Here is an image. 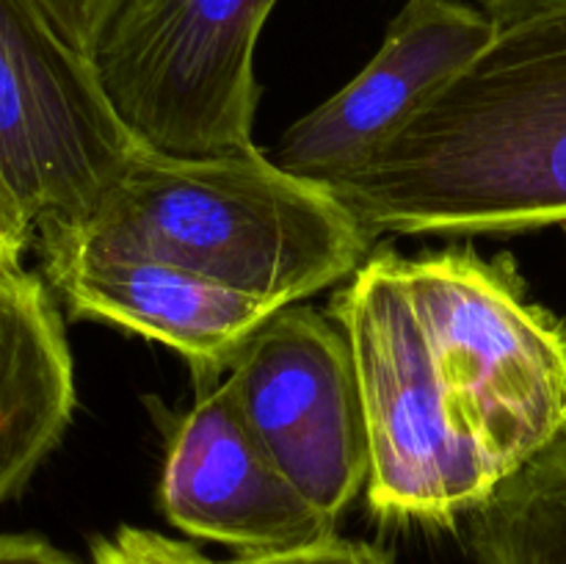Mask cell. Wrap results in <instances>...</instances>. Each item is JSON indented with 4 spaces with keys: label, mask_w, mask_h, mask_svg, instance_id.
Returning a JSON list of instances; mask_svg holds the SVG:
<instances>
[{
    "label": "cell",
    "mask_w": 566,
    "mask_h": 564,
    "mask_svg": "<svg viewBox=\"0 0 566 564\" xmlns=\"http://www.w3.org/2000/svg\"><path fill=\"white\" fill-rule=\"evenodd\" d=\"M479 9L486 11L497 25H503V22L520 20V17L566 9V0H479Z\"/></svg>",
    "instance_id": "e0dca14e"
},
{
    "label": "cell",
    "mask_w": 566,
    "mask_h": 564,
    "mask_svg": "<svg viewBox=\"0 0 566 564\" xmlns=\"http://www.w3.org/2000/svg\"><path fill=\"white\" fill-rule=\"evenodd\" d=\"M0 564H77L36 534H0Z\"/></svg>",
    "instance_id": "2e32d148"
},
{
    "label": "cell",
    "mask_w": 566,
    "mask_h": 564,
    "mask_svg": "<svg viewBox=\"0 0 566 564\" xmlns=\"http://www.w3.org/2000/svg\"><path fill=\"white\" fill-rule=\"evenodd\" d=\"M326 191L374 238L566 224V9L497 25Z\"/></svg>",
    "instance_id": "7a4b0ae2"
},
{
    "label": "cell",
    "mask_w": 566,
    "mask_h": 564,
    "mask_svg": "<svg viewBox=\"0 0 566 564\" xmlns=\"http://www.w3.org/2000/svg\"><path fill=\"white\" fill-rule=\"evenodd\" d=\"M202 564H390L385 553L365 542H352L337 536L335 531L307 545L287 547V551H265V553H241L230 562H213L205 556Z\"/></svg>",
    "instance_id": "4fadbf2b"
},
{
    "label": "cell",
    "mask_w": 566,
    "mask_h": 564,
    "mask_svg": "<svg viewBox=\"0 0 566 564\" xmlns=\"http://www.w3.org/2000/svg\"><path fill=\"white\" fill-rule=\"evenodd\" d=\"M481 564H566V426L473 512Z\"/></svg>",
    "instance_id": "8fae6325"
},
{
    "label": "cell",
    "mask_w": 566,
    "mask_h": 564,
    "mask_svg": "<svg viewBox=\"0 0 566 564\" xmlns=\"http://www.w3.org/2000/svg\"><path fill=\"white\" fill-rule=\"evenodd\" d=\"M33 247V230L17 208L14 197L0 180V260L9 265H22V254Z\"/></svg>",
    "instance_id": "9a60e30c"
},
{
    "label": "cell",
    "mask_w": 566,
    "mask_h": 564,
    "mask_svg": "<svg viewBox=\"0 0 566 564\" xmlns=\"http://www.w3.org/2000/svg\"><path fill=\"white\" fill-rule=\"evenodd\" d=\"M370 243L335 194L260 149L169 158L138 147L77 230L33 247L158 260L282 310L348 280Z\"/></svg>",
    "instance_id": "3957f363"
},
{
    "label": "cell",
    "mask_w": 566,
    "mask_h": 564,
    "mask_svg": "<svg viewBox=\"0 0 566 564\" xmlns=\"http://www.w3.org/2000/svg\"><path fill=\"white\" fill-rule=\"evenodd\" d=\"M276 0H122L94 70L138 147L169 158L258 153L254 48Z\"/></svg>",
    "instance_id": "277c9868"
},
{
    "label": "cell",
    "mask_w": 566,
    "mask_h": 564,
    "mask_svg": "<svg viewBox=\"0 0 566 564\" xmlns=\"http://www.w3.org/2000/svg\"><path fill=\"white\" fill-rule=\"evenodd\" d=\"M368 426L385 523L473 514L566 426V321L509 254L379 249L332 296Z\"/></svg>",
    "instance_id": "6da1fadb"
},
{
    "label": "cell",
    "mask_w": 566,
    "mask_h": 564,
    "mask_svg": "<svg viewBox=\"0 0 566 564\" xmlns=\"http://www.w3.org/2000/svg\"><path fill=\"white\" fill-rule=\"evenodd\" d=\"M39 254L44 280L70 318L103 321L164 343L191 363L193 376L230 368L249 337L276 313L271 304L158 260L86 249Z\"/></svg>",
    "instance_id": "9c48e42d"
},
{
    "label": "cell",
    "mask_w": 566,
    "mask_h": 564,
    "mask_svg": "<svg viewBox=\"0 0 566 564\" xmlns=\"http://www.w3.org/2000/svg\"><path fill=\"white\" fill-rule=\"evenodd\" d=\"M36 3L48 11L55 28L77 50L92 55L99 33L108 25L111 14H114L122 0H36Z\"/></svg>",
    "instance_id": "5bb4252c"
},
{
    "label": "cell",
    "mask_w": 566,
    "mask_h": 564,
    "mask_svg": "<svg viewBox=\"0 0 566 564\" xmlns=\"http://www.w3.org/2000/svg\"><path fill=\"white\" fill-rule=\"evenodd\" d=\"M497 31L479 6L407 0L379 53L335 97L293 122L269 149L282 171L329 188L396 133Z\"/></svg>",
    "instance_id": "52a82bcc"
},
{
    "label": "cell",
    "mask_w": 566,
    "mask_h": 564,
    "mask_svg": "<svg viewBox=\"0 0 566 564\" xmlns=\"http://www.w3.org/2000/svg\"><path fill=\"white\" fill-rule=\"evenodd\" d=\"M199 396L177 424L160 479L175 529L243 553L287 551L332 534L243 420L227 376H197Z\"/></svg>",
    "instance_id": "ba28073f"
},
{
    "label": "cell",
    "mask_w": 566,
    "mask_h": 564,
    "mask_svg": "<svg viewBox=\"0 0 566 564\" xmlns=\"http://www.w3.org/2000/svg\"><path fill=\"white\" fill-rule=\"evenodd\" d=\"M197 547L136 525H122L92 542V564H202Z\"/></svg>",
    "instance_id": "7c38bea8"
},
{
    "label": "cell",
    "mask_w": 566,
    "mask_h": 564,
    "mask_svg": "<svg viewBox=\"0 0 566 564\" xmlns=\"http://www.w3.org/2000/svg\"><path fill=\"white\" fill-rule=\"evenodd\" d=\"M136 149L92 55L36 0H0V180L33 243L77 230Z\"/></svg>",
    "instance_id": "5b68a950"
},
{
    "label": "cell",
    "mask_w": 566,
    "mask_h": 564,
    "mask_svg": "<svg viewBox=\"0 0 566 564\" xmlns=\"http://www.w3.org/2000/svg\"><path fill=\"white\" fill-rule=\"evenodd\" d=\"M252 435L326 518L368 484L370 451L352 348L307 304L276 310L227 368Z\"/></svg>",
    "instance_id": "8992f818"
},
{
    "label": "cell",
    "mask_w": 566,
    "mask_h": 564,
    "mask_svg": "<svg viewBox=\"0 0 566 564\" xmlns=\"http://www.w3.org/2000/svg\"><path fill=\"white\" fill-rule=\"evenodd\" d=\"M75 368L64 321L42 276L0 274V506L25 487L64 437Z\"/></svg>",
    "instance_id": "30bf717a"
}]
</instances>
